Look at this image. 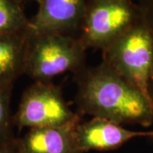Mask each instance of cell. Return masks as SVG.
Returning <instances> with one entry per match:
<instances>
[{"mask_svg": "<svg viewBox=\"0 0 153 153\" xmlns=\"http://www.w3.org/2000/svg\"><path fill=\"white\" fill-rule=\"evenodd\" d=\"M77 113L123 124L150 127L153 105L140 90L101 61L74 74Z\"/></svg>", "mask_w": 153, "mask_h": 153, "instance_id": "1", "label": "cell"}, {"mask_svg": "<svg viewBox=\"0 0 153 153\" xmlns=\"http://www.w3.org/2000/svg\"><path fill=\"white\" fill-rule=\"evenodd\" d=\"M86 50L78 37L30 28L25 75L34 82H49L65 72L75 74L86 66Z\"/></svg>", "mask_w": 153, "mask_h": 153, "instance_id": "2", "label": "cell"}, {"mask_svg": "<svg viewBox=\"0 0 153 153\" xmlns=\"http://www.w3.org/2000/svg\"><path fill=\"white\" fill-rule=\"evenodd\" d=\"M102 61L152 103L149 85L153 75V38L142 17L102 50Z\"/></svg>", "mask_w": 153, "mask_h": 153, "instance_id": "3", "label": "cell"}, {"mask_svg": "<svg viewBox=\"0 0 153 153\" xmlns=\"http://www.w3.org/2000/svg\"><path fill=\"white\" fill-rule=\"evenodd\" d=\"M141 19L132 0H88L78 38L86 49L109 47Z\"/></svg>", "mask_w": 153, "mask_h": 153, "instance_id": "4", "label": "cell"}, {"mask_svg": "<svg viewBox=\"0 0 153 153\" xmlns=\"http://www.w3.org/2000/svg\"><path fill=\"white\" fill-rule=\"evenodd\" d=\"M77 122H81V116L71 111L61 88L51 81H35L27 88L14 115V125L18 131Z\"/></svg>", "mask_w": 153, "mask_h": 153, "instance_id": "5", "label": "cell"}, {"mask_svg": "<svg viewBox=\"0 0 153 153\" xmlns=\"http://www.w3.org/2000/svg\"><path fill=\"white\" fill-rule=\"evenodd\" d=\"M88 0H42L30 28L38 33L78 37Z\"/></svg>", "mask_w": 153, "mask_h": 153, "instance_id": "6", "label": "cell"}, {"mask_svg": "<svg viewBox=\"0 0 153 153\" xmlns=\"http://www.w3.org/2000/svg\"><path fill=\"white\" fill-rule=\"evenodd\" d=\"M76 146L81 152L89 151H111L117 149L134 138H153L152 131H134L115 122L93 117L76 126Z\"/></svg>", "mask_w": 153, "mask_h": 153, "instance_id": "7", "label": "cell"}, {"mask_svg": "<svg viewBox=\"0 0 153 153\" xmlns=\"http://www.w3.org/2000/svg\"><path fill=\"white\" fill-rule=\"evenodd\" d=\"M80 123L29 128L16 138L17 153H82L76 146L75 135Z\"/></svg>", "mask_w": 153, "mask_h": 153, "instance_id": "8", "label": "cell"}, {"mask_svg": "<svg viewBox=\"0 0 153 153\" xmlns=\"http://www.w3.org/2000/svg\"><path fill=\"white\" fill-rule=\"evenodd\" d=\"M30 28L22 33L0 35V82L14 84L25 75Z\"/></svg>", "mask_w": 153, "mask_h": 153, "instance_id": "9", "label": "cell"}, {"mask_svg": "<svg viewBox=\"0 0 153 153\" xmlns=\"http://www.w3.org/2000/svg\"><path fill=\"white\" fill-rule=\"evenodd\" d=\"M30 28V19L22 0H0V35L22 33Z\"/></svg>", "mask_w": 153, "mask_h": 153, "instance_id": "10", "label": "cell"}, {"mask_svg": "<svg viewBox=\"0 0 153 153\" xmlns=\"http://www.w3.org/2000/svg\"><path fill=\"white\" fill-rule=\"evenodd\" d=\"M14 84L0 82V142L16 139L14 134V115L10 101Z\"/></svg>", "mask_w": 153, "mask_h": 153, "instance_id": "11", "label": "cell"}, {"mask_svg": "<svg viewBox=\"0 0 153 153\" xmlns=\"http://www.w3.org/2000/svg\"><path fill=\"white\" fill-rule=\"evenodd\" d=\"M143 22L146 25L153 38V0H138ZM149 94L153 103V75L149 85Z\"/></svg>", "mask_w": 153, "mask_h": 153, "instance_id": "12", "label": "cell"}, {"mask_svg": "<svg viewBox=\"0 0 153 153\" xmlns=\"http://www.w3.org/2000/svg\"><path fill=\"white\" fill-rule=\"evenodd\" d=\"M16 138L4 142H0V153H17Z\"/></svg>", "mask_w": 153, "mask_h": 153, "instance_id": "13", "label": "cell"}, {"mask_svg": "<svg viewBox=\"0 0 153 153\" xmlns=\"http://www.w3.org/2000/svg\"><path fill=\"white\" fill-rule=\"evenodd\" d=\"M22 1L23 2V1H27V0H22ZM32 1H35V2L38 4V5H39V4H41V2H42V0H32Z\"/></svg>", "mask_w": 153, "mask_h": 153, "instance_id": "14", "label": "cell"}]
</instances>
